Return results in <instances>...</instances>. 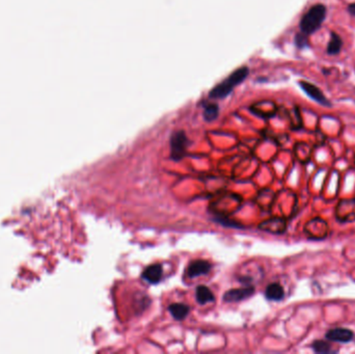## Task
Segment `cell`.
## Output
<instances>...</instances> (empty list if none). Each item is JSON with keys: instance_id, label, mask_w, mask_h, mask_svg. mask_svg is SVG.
Here are the masks:
<instances>
[{"instance_id": "30bf717a", "label": "cell", "mask_w": 355, "mask_h": 354, "mask_svg": "<svg viewBox=\"0 0 355 354\" xmlns=\"http://www.w3.org/2000/svg\"><path fill=\"white\" fill-rule=\"evenodd\" d=\"M195 298H196V301L202 305H204L208 302H213L215 299L214 294L212 293L211 290L204 285H201L196 288Z\"/></svg>"}, {"instance_id": "8992f818", "label": "cell", "mask_w": 355, "mask_h": 354, "mask_svg": "<svg viewBox=\"0 0 355 354\" xmlns=\"http://www.w3.org/2000/svg\"><path fill=\"white\" fill-rule=\"evenodd\" d=\"M253 293H254V288L250 286L239 289H231L224 293L223 300L229 303L238 302L252 296Z\"/></svg>"}, {"instance_id": "9c48e42d", "label": "cell", "mask_w": 355, "mask_h": 354, "mask_svg": "<svg viewBox=\"0 0 355 354\" xmlns=\"http://www.w3.org/2000/svg\"><path fill=\"white\" fill-rule=\"evenodd\" d=\"M265 296L268 300L271 301H280L285 297V290L277 283H272L267 286Z\"/></svg>"}, {"instance_id": "7c38bea8", "label": "cell", "mask_w": 355, "mask_h": 354, "mask_svg": "<svg viewBox=\"0 0 355 354\" xmlns=\"http://www.w3.org/2000/svg\"><path fill=\"white\" fill-rule=\"evenodd\" d=\"M343 47V41L339 34L335 32L330 33V41L327 45V53L330 54V55H335V54H339Z\"/></svg>"}, {"instance_id": "8fae6325", "label": "cell", "mask_w": 355, "mask_h": 354, "mask_svg": "<svg viewBox=\"0 0 355 354\" xmlns=\"http://www.w3.org/2000/svg\"><path fill=\"white\" fill-rule=\"evenodd\" d=\"M168 311H169L170 315L174 317V319H176L178 321H182L188 316L190 307L184 303H171L168 306Z\"/></svg>"}, {"instance_id": "277c9868", "label": "cell", "mask_w": 355, "mask_h": 354, "mask_svg": "<svg viewBox=\"0 0 355 354\" xmlns=\"http://www.w3.org/2000/svg\"><path fill=\"white\" fill-rule=\"evenodd\" d=\"M299 85L300 87L302 88L303 92L311 98L313 100H315L316 102H318L319 104L323 105V106H330V102L328 101V99H327L324 94L321 92V89L316 86L315 84L311 83V82H307V81H300L299 82Z\"/></svg>"}, {"instance_id": "5bb4252c", "label": "cell", "mask_w": 355, "mask_h": 354, "mask_svg": "<svg viewBox=\"0 0 355 354\" xmlns=\"http://www.w3.org/2000/svg\"><path fill=\"white\" fill-rule=\"evenodd\" d=\"M218 112H219V108L214 103H209L204 108V117L205 120L208 122L214 121L218 116Z\"/></svg>"}, {"instance_id": "52a82bcc", "label": "cell", "mask_w": 355, "mask_h": 354, "mask_svg": "<svg viewBox=\"0 0 355 354\" xmlns=\"http://www.w3.org/2000/svg\"><path fill=\"white\" fill-rule=\"evenodd\" d=\"M211 269V264L205 260H195L190 263L186 268V275L189 278L197 277L209 273Z\"/></svg>"}, {"instance_id": "9a60e30c", "label": "cell", "mask_w": 355, "mask_h": 354, "mask_svg": "<svg viewBox=\"0 0 355 354\" xmlns=\"http://www.w3.org/2000/svg\"><path fill=\"white\" fill-rule=\"evenodd\" d=\"M307 37L304 33H298L295 38V43L299 48H305L307 46Z\"/></svg>"}, {"instance_id": "6da1fadb", "label": "cell", "mask_w": 355, "mask_h": 354, "mask_svg": "<svg viewBox=\"0 0 355 354\" xmlns=\"http://www.w3.org/2000/svg\"><path fill=\"white\" fill-rule=\"evenodd\" d=\"M248 75V69L247 67H241L238 70L234 71L233 73L222 80L220 83H218L216 86H214L211 92L210 97L213 99H221L226 97L229 94H231L232 90L241 83L244 79H246Z\"/></svg>"}, {"instance_id": "7a4b0ae2", "label": "cell", "mask_w": 355, "mask_h": 354, "mask_svg": "<svg viewBox=\"0 0 355 354\" xmlns=\"http://www.w3.org/2000/svg\"><path fill=\"white\" fill-rule=\"evenodd\" d=\"M326 17V7L323 4H316L309 8L300 21V30L309 35L320 28Z\"/></svg>"}, {"instance_id": "3957f363", "label": "cell", "mask_w": 355, "mask_h": 354, "mask_svg": "<svg viewBox=\"0 0 355 354\" xmlns=\"http://www.w3.org/2000/svg\"><path fill=\"white\" fill-rule=\"evenodd\" d=\"M188 138L183 131H177L170 137V157L172 160L180 161L186 155Z\"/></svg>"}, {"instance_id": "ba28073f", "label": "cell", "mask_w": 355, "mask_h": 354, "mask_svg": "<svg viewBox=\"0 0 355 354\" xmlns=\"http://www.w3.org/2000/svg\"><path fill=\"white\" fill-rule=\"evenodd\" d=\"M162 274H163L162 266L160 264H153L148 266L142 271L141 277L145 281H148L149 284L156 285L161 280Z\"/></svg>"}, {"instance_id": "4fadbf2b", "label": "cell", "mask_w": 355, "mask_h": 354, "mask_svg": "<svg viewBox=\"0 0 355 354\" xmlns=\"http://www.w3.org/2000/svg\"><path fill=\"white\" fill-rule=\"evenodd\" d=\"M311 348L315 353L318 354H327V353H333L335 351L332 350V347L330 346L329 343L323 340H316L312 343Z\"/></svg>"}, {"instance_id": "5b68a950", "label": "cell", "mask_w": 355, "mask_h": 354, "mask_svg": "<svg viewBox=\"0 0 355 354\" xmlns=\"http://www.w3.org/2000/svg\"><path fill=\"white\" fill-rule=\"evenodd\" d=\"M325 338L330 342L345 344L351 342L354 339V332L349 328L336 327L327 331L325 333Z\"/></svg>"}, {"instance_id": "2e32d148", "label": "cell", "mask_w": 355, "mask_h": 354, "mask_svg": "<svg viewBox=\"0 0 355 354\" xmlns=\"http://www.w3.org/2000/svg\"><path fill=\"white\" fill-rule=\"evenodd\" d=\"M348 12L352 15V16H355V2L354 3H351L348 5Z\"/></svg>"}]
</instances>
